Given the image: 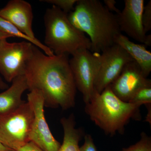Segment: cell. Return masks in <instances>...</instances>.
Here are the masks:
<instances>
[{"mask_svg":"<svg viewBox=\"0 0 151 151\" xmlns=\"http://www.w3.org/2000/svg\"><path fill=\"white\" fill-rule=\"evenodd\" d=\"M9 85L5 83L0 76V90H6L9 88Z\"/></svg>","mask_w":151,"mask_h":151,"instance_id":"cell-25","label":"cell"},{"mask_svg":"<svg viewBox=\"0 0 151 151\" xmlns=\"http://www.w3.org/2000/svg\"><path fill=\"white\" fill-rule=\"evenodd\" d=\"M44 22L45 45L55 55H72L81 49L91 50L89 38L74 27L69 21L68 14L56 6L47 9Z\"/></svg>","mask_w":151,"mask_h":151,"instance_id":"cell-4","label":"cell"},{"mask_svg":"<svg viewBox=\"0 0 151 151\" xmlns=\"http://www.w3.org/2000/svg\"><path fill=\"white\" fill-rule=\"evenodd\" d=\"M129 103H141L145 105L151 104V87H144L140 89Z\"/></svg>","mask_w":151,"mask_h":151,"instance_id":"cell-18","label":"cell"},{"mask_svg":"<svg viewBox=\"0 0 151 151\" xmlns=\"http://www.w3.org/2000/svg\"><path fill=\"white\" fill-rule=\"evenodd\" d=\"M144 6V0H125L123 11L116 14L121 32L143 44L147 37L142 21Z\"/></svg>","mask_w":151,"mask_h":151,"instance_id":"cell-11","label":"cell"},{"mask_svg":"<svg viewBox=\"0 0 151 151\" xmlns=\"http://www.w3.org/2000/svg\"><path fill=\"white\" fill-rule=\"evenodd\" d=\"M12 85L0 93V115L14 110L24 102L22 96L28 90L27 81L24 74L19 76L12 81Z\"/></svg>","mask_w":151,"mask_h":151,"instance_id":"cell-13","label":"cell"},{"mask_svg":"<svg viewBox=\"0 0 151 151\" xmlns=\"http://www.w3.org/2000/svg\"><path fill=\"white\" fill-rule=\"evenodd\" d=\"M9 37H12L11 36L9 35L2 32L1 31H0V40H1L3 39H8Z\"/></svg>","mask_w":151,"mask_h":151,"instance_id":"cell-27","label":"cell"},{"mask_svg":"<svg viewBox=\"0 0 151 151\" xmlns=\"http://www.w3.org/2000/svg\"><path fill=\"white\" fill-rule=\"evenodd\" d=\"M142 104L122 101L111 90L110 85L100 94L96 91L88 103L85 112L95 125L106 134H123L131 120H140Z\"/></svg>","mask_w":151,"mask_h":151,"instance_id":"cell-3","label":"cell"},{"mask_svg":"<svg viewBox=\"0 0 151 151\" xmlns=\"http://www.w3.org/2000/svg\"><path fill=\"white\" fill-rule=\"evenodd\" d=\"M110 86L119 99L129 103L140 89L151 87V80L144 75L140 66L134 60L124 67Z\"/></svg>","mask_w":151,"mask_h":151,"instance_id":"cell-10","label":"cell"},{"mask_svg":"<svg viewBox=\"0 0 151 151\" xmlns=\"http://www.w3.org/2000/svg\"><path fill=\"white\" fill-rule=\"evenodd\" d=\"M27 94V101L34 112L33 121L30 134V141L43 151H58L61 144L52 134L45 119L44 100L39 91L33 90Z\"/></svg>","mask_w":151,"mask_h":151,"instance_id":"cell-8","label":"cell"},{"mask_svg":"<svg viewBox=\"0 0 151 151\" xmlns=\"http://www.w3.org/2000/svg\"><path fill=\"white\" fill-rule=\"evenodd\" d=\"M63 128V142L58 151H79V142L83 134V131L76 128L75 117L73 114L68 118L60 119Z\"/></svg>","mask_w":151,"mask_h":151,"instance_id":"cell-15","label":"cell"},{"mask_svg":"<svg viewBox=\"0 0 151 151\" xmlns=\"http://www.w3.org/2000/svg\"><path fill=\"white\" fill-rule=\"evenodd\" d=\"M144 45L146 46H150L151 45V35H147L146 37Z\"/></svg>","mask_w":151,"mask_h":151,"instance_id":"cell-26","label":"cell"},{"mask_svg":"<svg viewBox=\"0 0 151 151\" xmlns=\"http://www.w3.org/2000/svg\"><path fill=\"white\" fill-rule=\"evenodd\" d=\"M0 17L16 27L34 40H38L32 30L33 14L30 4L24 0H11L0 9Z\"/></svg>","mask_w":151,"mask_h":151,"instance_id":"cell-12","label":"cell"},{"mask_svg":"<svg viewBox=\"0 0 151 151\" xmlns=\"http://www.w3.org/2000/svg\"><path fill=\"white\" fill-rule=\"evenodd\" d=\"M122 151H151V137L145 132H142L140 139L137 142L124 148Z\"/></svg>","mask_w":151,"mask_h":151,"instance_id":"cell-17","label":"cell"},{"mask_svg":"<svg viewBox=\"0 0 151 151\" xmlns=\"http://www.w3.org/2000/svg\"><path fill=\"white\" fill-rule=\"evenodd\" d=\"M34 117L30 104L25 101L16 109L0 115V143L16 151L30 142Z\"/></svg>","mask_w":151,"mask_h":151,"instance_id":"cell-5","label":"cell"},{"mask_svg":"<svg viewBox=\"0 0 151 151\" xmlns=\"http://www.w3.org/2000/svg\"><path fill=\"white\" fill-rule=\"evenodd\" d=\"M69 61L76 88L86 104L95 92L94 83L102 61L101 54L81 49L72 55Z\"/></svg>","mask_w":151,"mask_h":151,"instance_id":"cell-6","label":"cell"},{"mask_svg":"<svg viewBox=\"0 0 151 151\" xmlns=\"http://www.w3.org/2000/svg\"><path fill=\"white\" fill-rule=\"evenodd\" d=\"M67 55L49 56L35 46L24 75L28 90L42 94L45 107L67 110L75 105L76 86Z\"/></svg>","mask_w":151,"mask_h":151,"instance_id":"cell-1","label":"cell"},{"mask_svg":"<svg viewBox=\"0 0 151 151\" xmlns=\"http://www.w3.org/2000/svg\"><path fill=\"white\" fill-rule=\"evenodd\" d=\"M104 5L110 12H114L116 14H120L121 11L116 7V2L115 0H104Z\"/></svg>","mask_w":151,"mask_h":151,"instance_id":"cell-23","label":"cell"},{"mask_svg":"<svg viewBox=\"0 0 151 151\" xmlns=\"http://www.w3.org/2000/svg\"><path fill=\"white\" fill-rule=\"evenodd\" d=\"M41 2L51 4L68 14L74 9L78 0H42Z\"/></svg>","mask_w":151,"mask_h":151,"instance_id":"cell-19","label":"cell"},{"mask_svg":"<svg viewBox=\"0 0 151 151\" xmlns=\"http://www.w3.org/2000/svg\"><path fill=\"white\" fill-rule=\"evenodd\" d=\"M142 24L145 32L147 33L151 29V1L144 6L142 17Z\"/></svg>","mask_w":151,"mask_h":151,"instance_id":"cell-20","label":"cell"},{"mask_svg":"<svg viewBox=\"0 0 151 151\" xmlns=\"http://www.w3.org/2000/svg\"><path fill=\"white\" fill-rule=\"evenodd\" d=\"M7 39L0 40V73L7 82L10 83L17 76L24 74L35 45L27 41L9 42Z\"/></svg>","mask_w":151,"mask_h":151,"instance_id":"cell-7","label":"cell"},{"mask_svg":"<svg viewBox=\"0 0 151 151\" xmlns=\"http://www.w3.org/2000/svg\"><path fill=\"white\" fill-rule=\"evenodd\" d=\"M0 31L2 32L8 34L12 37H17L25 40L35 45L40 49L41 50L47 55L52 56L54 54L50 49L42 43L40 41L35 40L30 38L27 36L22 32L21 31L12 24L10 22L0 17Z\"/></svg>","mask_w":151,"mask_h":151,"instance_id":"cell-16","label":"cell"},{"mask_svg":"<svg viewBox=\"0 0 151 151\" xmlns=\"http://www.w3.org/2000/svg\"><path fill=\"white\" fill-rule=\"evenodd\" d=\"M0 151H13L12 150H10L7 148L6 147H5L2 144L0 143Z\"/></svg>","mask_w":151,"mask_h":151,"instance_id":"cell-28","label":"cell"},{"mask_svg":"<svg viewBox=\"0 0 151 151\" xmlns=\"http://www.w3.org/2000/svg\"><path fill=\"white\" fill-rule=\"evenodd\" d=\"M79 151H97L91 135L87 134L84 136V143L79 148Z\"/></svg>","mask_w":151,"mask_h":151,"instance_id":"cell-21","label":"cell"},{"mask_svg":"<svg viewBox=\"0 0 151 151\" xmlns=\"http://www.w3.org/2000/svg\"><path fill=\"white\" fill-rule=\"evenodd\" d=\"M102 52V61L94 83V90L99 94L118 78L128 63L134 61L128 52L117 44Z\"/></svg>","mask_w":151,"mask_h":151,"instance_id":"cell-9","label":"cell"},{"mask_svg":"<svg viewBox=\"0 0 151 151\" xmlns=\"http://www.w3.org/2000/svg\"><path fill=\"white\" fill-rule=\"evenodd\" d=\"M145 106L148 110V113L146 116V121L151 124V104H147Z\"/></svg>","mask_w":151,"mask_h":151,"instance_id":"cell-24","label":"cell"},{"mask_svg":"<svg viewBox=\"0 0 151 151\" xmlns=\"http://www.w3.org/2000/svg\"><path fill=\"white\" fill-rule=\"evenodd\" d=\"M114 43L120 45L140 67L143 74L147 77L151 71V53L145 45L135 43L122 33L117 36Z\"/></svg>","mask_w":151,"mask_h":151,"instance_id":"cell-14","label":"cell"},{"mask_svg":"<svg viewBox=\"0 0 151 151\" xmlns=\"http://www.w3.org/2000/svg\"><path fill=\"white\" fill-rule=\"evenodd\" d=\"M16 151H43L31 141L18 149Z\"/></svg>","mask_w":151,"mask_h":151,"instance_id":"cell-22","label":"cell"},{"mask_svg":"<svg viewBox=\"0 0 151 151\" xmlns=\"http://www.w3.org/2000/svg\"><path fill=\"white\" fill-rule=\"evenodd\" d=\"M68 17L74 27L89 37L93 52L100 53L113 45L121 34L116 14L98 0H78Z\"/></svg>","mask_w":151,"mask_h":151,"instance_id":"cell-2","label":"cell"}]
</instances>
